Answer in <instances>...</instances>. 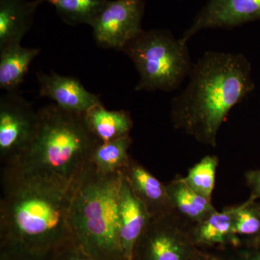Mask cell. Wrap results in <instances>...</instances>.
Segmentation results:
<instances>
[{
	"mask_svg": "<svg viewBox=\"0 0 260 260\" xmlns=\"http://www.w3.org/2000/svg\"><path fill=\"white\" fill-rule=\"evenodd\" d=\"M121 172L151 218L174 211L167 184H162L143 165L131 158L129 165Z\"/></svg>",
	"mask_w": 260,
	"mask_h": 260,
	"instance_id": "obj_12",
	"label": "cell"
},
{
	"mask_svg": "<svg viewBox=\"0 0 260 260\" xmlns=\"http://www.w3.org/2000/svg\"><path fill=\"white\" fill-rule=\"evenodd\" d=\"M220 253L225 260H260V247H242L228 249Z\"/></svg>",
	"mask_w": 260,
	"mask_h": 260,
	"instance_id": "obj_23",
	"label": "cell"
},
{
	"mask_svg": "<svg viewBox=\"0 0 260 260\" xmlns=\"http://www.w3.org/2000/svg\"><path fill=\"white\" fill-rule=\"evenodd\" d=\"M55 8L56 14L68 25H91L108 0H43Z\"/></svg>",
	"mask_w": 260,
	"mask_h": 260,
	"instance_id": "obj_20",
	"label": "cell"
},
{
	"mask_svg": "<svg viewBox=\"0 0 260 260\" xmlns=\"http://www.w3.org/2000/svg\"><path fill=\"white\" fill-rule=\"evenodd\" d=\"M185 89L171 102L174 129L216 147L220 126L254 88L251 65L242 54L207 51L195 64Z\"/></svg>",
	"mask_w": 260,
	"mask_h": 260,
	"instance_id": "obj_2",
	"label": "cell"
},
{
	"mask_svg": "<svg viewBox=\"0 0 260 260\" xmlns=\"http://www.w3.org/2000/svg\"><path fill=\"white\" fill-rule=\"evenodd\" d=\"M133 143L130 135L108 143H101L94 149L90 162L98 172L115 174L129 165L131 157L128 150Z\"/></svg>",
	"mask_w": 260,
	"mask_h": 260,
	"instance_id": "obj_18",
	"label": "cell"
},
{
	"mask_svg": "<svg viewBox=\"0 0 260 260\" xmlns=\"http://www.w3.org/2000/svg\"><path fill=\"white\" fill-rule=\"evenodd\" d=\"M121 173L119 193L121 244L125 259L133 260L135 246L151 216L143 203L135 196Z\"/></svg>",
	"mask_w": 260,
	"mask_h": 260,
	"instance_id": "obj_11",
	"label": "cell"
},
{
	"mask_svg": "<svg viewBox=\"0 0 260 260\" xmlns=\"http://www.w3.org/2000/svg\"><path fill=\"white\" fill-rule=\"evenodd\" d=\"M167 187L174 213L190 227L216 210L211 200L195 192L183 177L178 176L167 184Z\"/></svg>",
	"mask_w": 260,
	"mask_h": 260,
	"instance_id": "obj_15",
	"label": "cell"
},
{
	"mask_svg": "<svg viewBox=\"0 0 260 260\" xmlns=\"http://www.w3.org/2000/svg\"><path fill=\"white\" fill-rule=\"evenodd\" d=\"M121 174H102L90 164L70 186L68 221L73 239L97 260H126L119 220Z\"/></svg>",
	"mask_w": 260,
	"mask_h": 260,
	"instance_id": "obj_3",
	"label": "cell"
},
{
	"mask_svg": "<svg viewBox=\"0 0 260 260\" xmlns=\"http://www.w3.org/2000/svg\"><path fill=\"white\" fill-rule=\"evenodd\" d=\"M245 179L246 185L251 191L250 196L260 200V169L246 172Z\"/></svg>",
	"mask_w": 260,
	"mask_h": 260,
	"instance_id": "obj_25",
	"label": "cell"
},
{
	"mask_svg": "<svg viewBox=\"0 0 260 260\" xmlns=\"http://www.w3.org/2000/svg\"><path fill=\"white\" fill-rule=\"evenodd\" d=\"M53 258L54 260H97L87 254L75 243L54 253Z\"/></svg>",
	"mask_w": 260,
	"mask_h": 260,
	"instance_id": "obj_24",
	"label": "cell"
},
{
	"mask_svg": "<svg viewBox=\"0 0 260 260\" xmlns=\"http://www.w3.org/2000/svg\"><path fill=\"white\" fill-rule=\"evenodd\" d=\"M38 48H25L20 44L0 50V88L16 91L23 83L29 66L39 54Z\"/></svg>",
	"mask_w": 260,
	"mask_h": 260,
	"instance_id": "obj_17",
	"label": "cell"
},
{
	"mask_svg": "<svg viewBox=\"0 0 260 260\" xmlns=\"http://www.w3.org/2000/svg\"><path fill=\"white\" fill-rule=\"evenodd\" d=\"M244 247H260V234L249 245L244 246Z\"/></svg>",
	"mask_w": 260,
	"mask_h": 260,
	"instance_id": "obj_27",
	"label": "cell"
},
{
	"mask_svg": "<svg viewBox=\"0 0 260 260\" xmlns=\"http://www.w3.org/2000/svg\"><path fill=\"white\" fill-rule=\"evenodd\" d=\"M238 205L215 210L203 221L190 227L191 237L200 249L227 250L232 246L233 226Z\"/></svg>",
	"mask_w": 260,
	"mask_h": 260,
	"instance_id": "obj_14",
	"label": "cell"
},
{
	"mask_svg": "<svg viewBox=\"0 0 260 260\" xmlns=\"http://www.w3.org/2000/svg\"><path fill=\"white\" fill-rule=\"evenodd\" d=\"M218 164L216 155H206L189 169L183 179L195 192L212 201Z\"/></svg>",
	"mask_w": 260,
	"mask_h": 260,
	"instance_id": "obj_21",
	"label": "cell"
},
{
	"mask_svg": "<svg viewBox=\"0 0 260 260\" xmlns=\"http://www.w3.org/2000/svg\"><path fill=\"white\" fill-rule=\"evenodd\" d=\"M145 0H108L90 25L99 47L121 51L143 31Z\"/></svg>",
	"mask_w": 260,
	"mask_h": 260,
	"instance_id": "obj_8",
	"label": "cell"
},
{
	"mask_svg": "<svg viewBox=\"0 0 260 260\" xmlns=\"http://www.w3.org/2000/svg\"><path fill=\"white\" fill-rule=\"evenodd\" d=\"M89 129L100 143H108L130 135L133 121L127 111H109L103 104L85 114Z\"/></svg>",
	"mask_w": 260,
	"mask_h": 260,
	"instance_id": "obj_16",
	"label": "cell"
},
{
	"mask_svg": "<svg viewBox=\"0 0 260 260\" xmlns=\"http://www.w3.org/2000/svg\"><path fill=\"white\" fill-rule=\"evenodd\" d=\"M193 260H225L221 254L198 248Z\"/></svg>",
	"mask_w": 260,
	"mask_h": 260,
	"instance_id": "obj_26",
	"label": "cell"
},
{
	"mask_svg": "<svg viewBox=\"0 0 260 260\" xmlns=\"http://www.w3.org/2000/svg\"><path fill=\"white\" fill-rule=\"evenodd\" d=\"M39 114L16 91L0 98V161L13 164L30 144L37 133Z\"/></svg>",
	"mask_w": 260,
	"mask_h": 260,
	"instance_id": "obj_7",
	"label": "cell"
},
{
	"mask_svg": "<svg viewBox=\"0 0 260 260\" xmlns=\"http://www.w3.org/2000/svg\"><path fill=\"white\" fill-rule=\"evenodd\" d=\"M43 0H0V50L20 44Z\"/></svg>",
	"mask_w": 260,
	"mask_h": 260,
	"instance_id": "obj_13",
	"label": "cell"
},
{
	"mask_svg": "<svg viewBox=\"0 0 260 260\" xmlns=\"http://www.w3.org/2000/svg\"><path fill=\"white\" fill-rule=\"evenodd\" d=\"M39 96L48 98L63 110L85 114L90 109L102 104L99 95L89 92L74 77L64 76L51 71L37 73Z\"/></svg>",
	"mask_w": 260,
	"mask_h": 260,
	"instance_id": "obj_10",
	"label": "cell"
},
{
	"mask_svg": "<svg viewBox=\"0 0 260 260\" xmlns=\"http://www.w3.org/2000/svg\"><path fill=\"white\" fill-rule=\"evenodd\" d=\"M260 234V200L250 196L238 205L233 226V242L230 249L249 245Z\"/></svg>",
	"mask_w": 260,
	"mask_h": 260,
	"instance_id": "obj_19",
	"label": "cell"
},
{
	"mask_svg": "<svg viewBox=\"0 0 260 260\" xmlns=\"http://www.w3.org/2000/svg\"><path fill=\"white\" fill-rule=\"evenodd\" d=\"M198 249L190 226L173 211L150 218L133 260H193Z\"/></svg>",
	"mask_w": 260,
	"mask_h": 260,
	"instance_id": "obj_6",
	"label": "cell"
},
{
	"mask_svg": "<svg viewBox=\"0 0 260 260\" xmlns=\"http://www.w3.org/2000/svg\"><path fill=\"white\" fill-rule=\"evenodd\" d=\"M257 20H260V0H209L181 39L187 43L204 29H230Z\"/></svg>",
	"mask_w": 260,
	"mask_h": 260,
	"instance_id": "obj_9",
	"label": "cell"
},
{
	"mask_svg": "<svg viewBox=\"0 0 260 260\" xmlns=\"http://www.w3.org/2000/svg\"><path fill=\"white\" fill-rule=\"evenodd\" d=\"M140 75L136 91L172 92L190 75L187 43L165 29L144 30L123 48Z\"/></svg>",
	"mask_w": 260,
	"mask_h": 260,
	"instance_id": "obj_5",
	"label": "cell"
},
{
	"mask_svg": "<svg viewBox=\"0 0 260 260\" xmlns=\"http://www.w3.org/2000/svg\"><path fill=\"white\" fill-rule=\"evenodd\" d=\"M52 254H42L17 246L0 244V260H54Z\"/></svg>",
	"mask_w": 260,
	"mask_h": 260,
	"instance_id": "obj_22",
	"label": "cell"
},
{
	"mask_svg": "<svg viewBox=\"0 0 260 260\" xmlns=\"http://www.w3.org/2000/svg\"><path fill=\"white\" fill-rule=\"evenodd\" d=\"M38 114L34 139L11 164L70 186L91 164L92 153L101 143L89 129L85 114L67 112L56 104L42 107Z\"/></svg>",
	"mask_w": 260,
	"mask_h": 260,
	"instance_id": "obj_4",
	"label": "cell"
},
{
	"mask_svg": "<svg viewBox=\"0 0 260 260\" xmlns=\"http://www.w3.org/2000/svg\"><path fill=\"white\" fill-rule=\"evenodd\" d=\"M70 186L15 164L2 166L0 244L52 254L75 243Z\"/></svg>",
	"mask_w": 260,
	"mask_h": 260,
	"instance_id": "obj_1",
	"label": "cell"
}]
</instances>
